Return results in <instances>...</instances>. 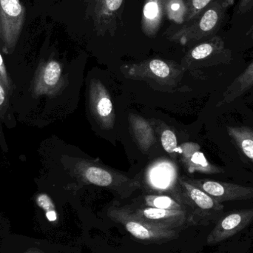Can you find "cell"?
<instances>
[{"mask_svg":"<svg viewBox=\"0 0 253 253\" xmlns=\"http://www.w3.org/2000/svg\"><path fill=\"white\" fill-rule=\"evenodd\" d=\"M181 203L187 208L189 224L207 225L215 223L224 212V206L190 181H181Z\"/></svg>","mask_w":253,"mask_h":253,"instance_id":"7a4b0ae2","label":"cell"},{"mask_svg":"<svg viewBox=\"0 0 253 253\" xmlns=\"http://www.w3.org/2000/svg\"></svg>","mask_w":253,"mask_h":253,"instance_id":"4316f807","label":"cell"},{"mask_svg":"<svg viewBox=\"0 0 253 253\" xmlns=\"http://www.w3.org/2000/svg\"><path fill=\"white\" fill-rule=\"evenodd\" d=\"M126 208L140 221L158 228L178 230L186 224H190L187 211L159 209L147 206L146 208Z\"/></svg>","mask_w":253,"mask_h":253,"instance_id":"8992f818","label":"cell"},{"mask_svg":"<svg viewBox=\"0 0 253 253\" xmlns=\"http://www.w3.org/2000/svg\"><path fill=\"white\" fill-rule=\"evenodd\" d=\"M207 238L208 245H218L242 236L253 229V208L224 212Z\"/></svg>","mask_w":253,"mask_h":253,"instance_id":"3957f363","label":"cell"},{"mask_svg":"<svg viewBox=\"0 0 253 253\" xmlns=\"http://www.w3.org/2000/svg\"><path fill=\"white\" fill-rule=\"evenodd\" d=\"M7 91L2 81L0 80V114L4 112L7 106Z\"/></svg>","mask_w":253,"mask_h":253,"instance_id":"cb8c5ba5","label":"cell"},{"mask_svg":"<svg viewBox=\"0 0 253 253\" xmlns=\"http://www.w3.org/2000/svg\"><path fill=\"white\" fill-rule=\"evenodd\" d=\"M31 253V252H29V253Z\"/></svg>","mask_w":253,"mask_h":253,"instance_id":"484cf974","label":"cell"},{"mask_svg":"<svg viewBox=\"0 0 253 253\" xmlns=\"http://www.w3.org/2000/svg\"><path fill=\"white\" fill-rule=\"evenodd\" d=\"M37 203L40 208L44 210L46 216L50 221H55L57 219L56 208L51 199L46 194H40L37 198Z\"/></svg>","mask_w":253,"mask_h":253,"instance_id":"7402d4cb","label":"cell"},{"mask_svg":"<svg viewBox=\"0 0 253 253\" xmlns=\"http://www.w3.org/2000/svg\"><path fill=\"white\" fill-rule=\"evenodd\" d=\"M162 147L168 153H173L178 152V143L175 133L172 130L166 129L162 132L161 136Z\"/></svg>","mask_w":253,"mask_h":253,"instance_id":"603a6c76","label":"cell"},{"mask_svg":"<svg viewBox=\"0 0 253 253\" xmlns=\"http://www.w3.org/2000/svg\"><path fill=\"white\" fill-rule=\"evenodd\" d=\"M80 173L83 180L89 184L99 187H108L117 192L120 191L122 184L126 186V183L131 182L127 178L117 176L108 169L93 165L82 166Z\"/></svg>","mask_w":253,"mask_h":253,"instance_id":"4fadbf2b","label":"cell"},{"mask_svg":"<svg viewBox=\"0 0 253 253\" xmlns=\"http://www.w3.org/2000/svg\"><path fill=\"white\" fill-rule=\"evenodd\" d=\"M182 154V161L190 172H199L205 174H220L224 172L221 168L211 165L205 155L201 152L199 144L187 143L178 148Z\"/></svg>","mask_w":253,"mask_h":253,"instance_id":"8fae6325","label":"cell"},{"mask_svg":"<svg viewBox=\"0 0 253 253\" xmlns=\"http://www.w3.org/2000/svg\"><path fill=\"white\" fill-rule=\"evenodd\" d=\"M145 66L150 72L159 78H167L170 74V66L161 59H155L148 61Z\"/></svg>","mask_w":253,"mask_h":253,"instance_id":"44dd1931","label":"cell"},{"mask_svg":"<svg viewBox=\"0 0 253 253\" xmlns=\"http://www.w3.org/2000/svg\"><path fill=\"white\" fill-rule=\"evenodd\" d=\"M229 135L253 162V129L248 126H227Z\"/></svg>","mask_w":253,"mask_h":253,"instance_id":"9a60e30c","label":"cell"},{"mask_svg":"<svg viewBox=\"0 0 253 253\" xmlns=\"http://www.w3.org/2000/svg\"><path fill=\"white\" fill-rule=\"evenodd\" d=\"M168 0H145L141 16V30L144 35L153 38L160 30L165 16Z\"/></svg>","mask_w":253,"mask_h":253,"instance_id":"7c38bea8","label":"cell"},{"mask_svg":"<svg viewBox=\"0 0 253 253\" xmlns=\"http://www.w3.org/2000/svg\"><path fill=\"white\" fill-rule=\"evenodd\" d=\"M62 84V67L56 60H49L40 64L33 83L34 97L43 95L53 96Z\"/></svg>","mask_w":253,"mask_h":253,"instance_id":"ba28073f","label":"cell"},{"mask_svg":"<svg viewBox=\"0 0 253 253\" xmlns=\"http://www.w3.org/2000/svg\"><path fill=\"white\" fill-rule=\"evenodd\" d=\"M173 175L172 171L167 168L166 165L162 168V166L158 167L152 170L151 181L156 187L165 188L169 185Z\"/></svg>","mask_w":253,"mask_h":253,"instance_id":"d6986e66","label":"cell"},{"mask_svg":"<svg viewBox=\"0 0 253 253\" xmlns=\"http://www.w3.org/2000/svg\"><path fill=\"white\" fill-rule=\"evenodd\" d=\"M123 1L124 0H96L93 21L98 35L115 32Z\"/></svg>","mask_w":253,"mask_h":253,"instance_id":"30bf717a","label":"cell"},{"mask_svg":"<svg viewBox=\"0 0 253 253\" xmlns=\"http://www.w3.org/2000/svg\"><path fill=\"white\" fill-rule=\"evenodd\" d=\"M252 38L253 39V33H252Z\"/></svg>","mask_w":253,"mask_h":253,"instance_id":"d4e9b609","label":"cell"},{"mask_svg":"<svg viewBox=\"0 0 253 253\" xmlns=\"http://www.w3.org/2000/svg\"><path fill=\"white\" fill-rule=\"evenodd\" d=\"M190 182L202 189L220 203L253 199V187L212 180H193Z\"/></svg>","mask_w":253,"mask_h":253,"instance_id":"52a82bcc","label":"cell"},{"mask_svg":"<svg viewBox=\"0 0 253 253\" xmlns=\"http://www.w3.org/2000/svg\"><path fill=\"white\" fill-rule=\"evenodd\" d=\"M25 19V7L19 0H0V42L6 54L14 50Z\"/></svg>","mask_w":253,"mask_h":253,"instance_id":"5b68a950","label":"cell"},{"mask_svg":"<svg viewBox=\"0 0 253 253\" xmlns=\"http://www.w3.org/2000/svg\"><path fill=\"white\" fill-rule=\"evenodd\" d=\"M146 205L151 208L165 210H177V211H187L183 204L178 203L172 198L166 196H153L149 195L144 197Z\"/></svg>","mask_w":253,"mask_h":253,"instance_id":"ac0fdd59","label":"cell"},{"mask_svg":"<svg viewBox=\"0 0 253 253\" xmlns=\"http://www.w3.org/2000/svg\"><path fill=\"white\" fill-rule=\"evenodd\" d=\"M90 105L99 125L107 129L112 128L115 120L114 107L109 93L99 82L93 81L90 85Z\"/></svg>","mask_w":253,"mask_h":253,"instance_id":"9c48e42d","label":"cell"},{"mask_svg":"<svg viewBox=\"0 0 253 253\" xmlns=\"http://www.w3.org/2000/svg\"><path fill=\"white\" fill-rule=\"evenodd\" d=\"M253 87V61L233 82L224 94L221 103H230L245 94Z\"/></svg>","mask_w":253,"mask_h":253,"instance_id":"5bb4252c","label":"cell"},{"mask_svg":"<svg viewBox=\"0 0 253 253\" xmlns=\"http://www.w3.org/2000/svg\"><path fill=\"white\" fill-rule=\"evenodd\" d=\"M108 215L111 220L122 224L132 237L144 243H163L176 239L178 236L177 230L158 228L142 222L126 208H111Z\"/></svg>","mask_w":253,"mask_h":253,"instance_id":"277c9868","label":"cell"},{"mask_svg":"<svg viewBox=\"0 0 253 253\" xmlns=\"http://www.w3.org/2000/svg\"><path fill=\"white\" fill-rule=\"evenodd\" d=\"M231 0H215L193 20L169 28L165 34L170 41L186 44L215 34L224 17Z\"/></svg>","mask_w":253,"mask_h":253,"instance_id":"6da1fadb","label":"cell"},{"mask_svg":"<svg viewBox=\"0 0 253 253\" xmlns=\"http://www.w3.org/2000/svg\"><path fill=\"white\" fill-rule=\"evenodd\" d=\"M165 15L168 19L176 25L184 24L187 16L185 0H168L165 9Z\"/></svg>","mask_w":253,"mask_h":253,"instance_id":"e0dca14e","label":"cell"},{"mask_svg":"<svg viewBox=\"0 0 253 253\" xmlns=\"http://www.w3.org/2000/svg\"><path fill=\"white\" fill-rule=\"evenodd\" d=\"M212 1V0H186L187 16L184 23L199 16Z\"/></svg>","mask_w":253,"mask_h":253,"instance_id":"ffe728a7","label":"cell"},{"mask_svg":"<svg viewBox=\"0 0 253 253\" xmlns=\"http://www.w3.org/2000/svg\"><path fill=\"white\" fill-rule=\"evenodd\" d=\"M224 47V42L220 37H214L208 41L201 43L193 47L187 56L188 60H202L209 57L214 53L221 50Z\"/></svg>","mask_w":253,"mask_h":253,"instance_id":"2e32d148","label":"cell"}]
</instances>
